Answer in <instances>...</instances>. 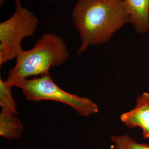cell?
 Instances as JSON below:
<instances>
[{"instance_id": "obj_2", "label": "cell", "mask_w": 149, "mask_h": 149, "mask_svg": "<svg viewBox=\"0 0 149 149\" xmlns=\"http://www.w3.org/2000/svg\"><path fill=\"white\" fill-rule=\"evenodd\" d=\"M69 56L68 48L62 37L55 33H45L32 49L23 50L19 54L6 81L15 86L29 77L48 73L50 68L64 64Z\"/></svg>"}, {"instance_id": "obj_11", "label": "cell", "mask_w": 149, "mask_h": 149, "mask_svg": "<svg viewBox=\"0 0 149 149\" xmlns=\"http://www.w3.org/2000/svg\"><path fill=\"white\" fill-rule=\"evenodd\" d=\"M49 1H55V0H49Z\"/></svg>"}, {"instance_id": "obj_5", "label": "cell", "mask_w": 149, "mask_h": 149, "mask_svg": "<svg viewBox=\"0 0 149 149\" xmlns=\"http://www.w3.org/2000/svg\"><path fill=\"white\" fill-rule=\"evenodd\" d=\"M120 120L130 129L139 127L144 139H149V93L144 92L137 97L135 108L124 113Z\"/></svg>"}, {"instance_id": "obj_10", "label": "cell", "mask_w": 149, "mask_h": 149, "mask_svg": "<svg viewBox=\"0 0 149 149\" xmlns=\"http://www.w3.org/2000/svg\"><path fill=\"white\" fill-rule=\"evenodd\" d=\"M7 0H0V6H2L5 3Z\"/></svg>"}, {"instance_id": "obj_7", "label": "cell", "mask_w": 149, "mask_h": 149, "mask_svg": "<svg viewBox=\"0 0 149 149\" xmlns=\"http://www.w3.org/2000/svg\"><path fill=\"white\" fill-rule=\"evenodd\" d=\"M24 130L21 121L16 114L1 110L0 113V136L8 141L18 139Z\"/></svg>"}, {"instance_id": "obj_1", "label": "cell", "mask_w": 149, "mask_h": 149, "mask_svg": "<svg viewBox=\"0 0 149 149\" xmlns=\"http://www.w3.org/2000/svg\"><path fill=\"white\" fill-rule=\"evenodd\" d=\"M71 18L81 40L77 54L108 42L116 32L131 23L124 0H78Z\"/></svg>"}, {"instance_id": "obj_9", "label": "cell", "mask_w": 149, "mask_h": 149, "mask_svg": "<svg viewBox=\"0 0 149 149\" xmlns=\"http://www.w3.org/2000/svg\"><path fill=\"white\" fill-rule=\"evenodd\" d=\"M114 149H149V145L140 144L128 135L113 136Z\"/></svg>"}, {"instance_id": "obj_3", "label": "cell", "mask_w": 149, "mask_h": 149, "mask_svg": "<svg viewBox=\"0 0 149 149\" xmlns=\"http://www.w3.org/2000/svg\"><path fill=\"white\" fill-rule=\"evenodd\" d=\"M26 99L30 101H54L74 109L80 116L89 117L99 112L98 106L91 100L62 90L53 81L49 72L18 82Z\"/></svg>"}, {"instance_id": "obj_4", "label": "cell", "mask_w": 149, "mask_h": 149, "mask_svg": "<svg viewBox=\"0 0 149 149\" xmlns=\"http://www.w3.org/2000/svg\"><path fill=\"white\" fill-rule=\"evenodd\" d=\"M13 14L0 23V65L16 59L23 50L22 42L36 31L39 19L32 11L23 7L21 0H14Z\"/></svg>"}, {"instance_id": "obj_8", "label": "cell", "mask_w": 149, "mask_h": 149, "mask_svg": "<svg viewBox=\"0 0 149 149\" xmlns=\"http://www.w3.org/2000/svg\"><path fill=\"white\" fill-rule=\"evenodd\" d=\"M13 87L10 82L0 79V107L3 111L17 114V104L12 92Z\"/></svg>"}, {"instance_id": "obj_6", "label": "cell", "mask_w": 149, "mask_h": 149, "mask_svg": "<svg viewBox=\"0 0 149 149\" xmlns=\"http://www.w3.org/2000/svg\"><path fill=\"white\" fill-rule=\"evenodd\" d=\"M131 24L139 34L149 32V0H124Z\"/></svg>"}]
</instances>
